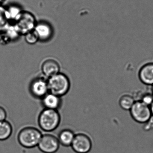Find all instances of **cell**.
I'll list each match as a JSON object with an SVG mask.
<instances>
[{
	"label": "cell",
	"instance_id": "obj_3",
	"mask_svg": "<svg viewBox=\"0 0 153 153\" xmlns=\"http://www.w3.org/2000/svg\"><path fill=\"white\" fill-rule=\"evenodd\" d=\"M49 93L61 97L70 90V80L64 74L59 73L49 78L47 80Z\"/></svg>",
	"mask_w": 153,
	"mask_h": 153
},
{
	"label": "cell",
	"instance_id": "obj_24",
	"mask_svg": "<svg viewBox=\"0 0 153 153\" xmlns=\"http://www.w3.org/2000/svg\"><path fill=\"white\" fill-rule=\"evenodd\" d=\"M152 92H153V87H152Z\"/></svg>",
	"mask_w": 153,
	"mask_h": 153
},
{
	"label": "cell",
	"instance_id": "obj_8",
	"mask_svg": "<svg viewBox=\"0 0 153 153\" xmlns=\"http://www.w3.org/2000/svg\"><path fill=\"white\" fill-rule=\"evenodd\" d=\"M30 91L34 97L42 99L49 93L47 81L42 77H37L31 83Z\"/></svg>",
	"mask_w": 153,
	"mask_h": 153
},
{
	"label": "cell",
	"instance_id": "obj_13",
	"mask_svg": "<svg viewBox=\"0 0 153 153\" xmlns=\"http://www.w3.org/2000/svg\"><path fill=\"white\" fill-rule=\"evenodd\" d=\"M75 134L74 131L69 128L61 130L57 137L60 145L66 147L71 146Z\"/></svg>",
	"mask_w": 153,
	"mask_h": 153
},
{
	"label": "cell",
	"instance_id": "obj_10",
	"mask_svg": "<svg viewBox=\"0 0 153 153\" xmlns=\"http://www.w3.org/2000/svg\"><path fill=\"white\" fill-rule=\"evenodd\" d=\"M60 65L57 61L53 59H48L45 61L41 66L42 73L49 78L60 73Z\"/></svg>",
	"mask_w": 153,
	"mask_h": 153
},
{
	"label": "cell",
	"instance_id": "obj_11",
	"mask_svg": "<svg viewBox=\"0 0 153 153\" xmlns=\"http://www.w3.org/2000/svg\"><path fill=\"white\" fill-rule=\"evenodd\" d=\"M139 77L142 82L147 85H153V63H148L139 71Z\"/></svg>",
	"mask_w": 153,
	"mask_h": 153
},
{
	"label": "cell",
	"instance_id": "obj_22",
	"mask_svg": "<svg viewBox=\"0 0 153 153\" xmlns=\"http://www.w3.org/2000/svg\"><path fill=\"white\" fill-rule=\"evenodd\" d=\"M150 108H151V112H152V115L153 116V102L152 104H151V106H150Z\"/></svg>",
	"mask_w": 153,
	"mask_h": 153
},
{
	"label": "cell",
	"instance_id": "obj_12",
	"mask_svg": "<svg viewBox=\"0 0 153 153\" xmlns=\"http://www.w3.org/2000/svg\"><path fill=\"white\" fill-rule=\"evenodd\" d=\"M42 104L45 108L57 110L61 106V97L48 93L42 98Z\"/></svg>",
	"mask_w": 153,
	"mask_h": 153
},
{
	"label": "cell",
	"instance_id": "obj_23",
	"mask_svg": "<svg viewBox=\"0 0 153 153\" xmlns=\"http://www.w3.org/2000/svg\"><path fill=\"white\" fill-rule=\"evenodd\" d=\"M4 1V0H0V4H2V3Z\"/></svg>",
	"mask_w": 153,
	"mask_h": 153
},
{
	"label": "cell",
	"instance_id": "obj_5",
	"mask_svg": "<svg viewBox=\"0 0 153 153\" xmlns=\"http://www.w3.org/2000/svg\"><path fill=\"white\" fill-rule=\"evenodd\" d=\"M130 110L132 118L139 123L148 122L152 116L150 106L141 101L135 102Z\"/></svg>",
	"mask_w": 153,
	"mask_h": 153
},
{
	"label": "cell",
	"instance_id": "obj_4",
	"mask_svg": "<svg viewBox=\"0 0 153 153\" xmlns=\"http://www.w3.org/2000/svg\"><path fill=\"white\" fill-rule=\"evenodd\" d=\"M37 22L35 16L31 13L23 11L19 19L13 23L18 29L21 36H24L34 30Z\"/></svg>",
	"mask_w": 153,
	"mask_h": 153
},
{
	"label": "cell",
	"instance_id": "obj_2",
	"mask_svg": "<svg viewBox=\"0 0 153 153\" xmlns=\"http://www.w3.org/2000/svg\"><path fill=\"white\" fill-rule=\"evenodd\" d=\"M61 117L57 110L45 108L38 117V123L40 129L46 132L54 131L59 126Z\"/></svg>",
	"mask_w": 153,
	"mask_h": 153
},
{
	"label": "cell",
	"instance_id": "obj_6",
	"mask_svg": "<svg viewBox=\"0 0 153 153\" xmlns=\"http://www.w3.org/2000/svg\"><path fill=\"white\" fill-rule=\"evenodd\" d=\"M71 147L76 153H88L92 148V142L89 135L83 133H77L75 136Z\"/></svg>",
	"mask_w": 153,
	"mask_h": 153
},
{
	"label": "cell",
	"instance_id": "obj_21",
	"mask_svg": "<svg viewBox=\"0 0 153 153\" xmlns=\"http://www.w3.org/2000/svg\"><path fill=\"white\" fill-rule=\"evenodd\" d=\"M6 116L7 113L4 109L2 107H0V122L5 120Z\"/></svg>",
	"mask_w": 153,
	"mask_h": 153
},
{
	"label": "cell",
	"instance_id": "obj_19",
	"mask_svg": "<svg viewBox=\"0 0 153 153\" xmlns=\"http://www.w3.org/2000/svg\"><path fill=\"white\" fill-rule=\"evenodd\" d=\"M25 36V40L28 44L33 45L36 44L39 41L37 35L36 34L34 30L27 33Z\"/></svg>",
	"mask_w": 153,
	"mask_h": 153
},
{
	"label": "cell",
	"instance_id": "obj_20",
	"mask_svg": "<svg viewBox=\"0 0 153 153\" xmlns=\"http://www.w3.org/2000/svg\"><path fill=\"white\" fill-rule=\"evenodd\" d=\"M141 101L148 106L151 105L153 102V95L151 94H146L144 95L142 98Z\"/></svg>",
	"mask_w": 153,
	"mask_h": 153
},
{
	"label": "cell",
	"instance_id": "obj_1",
	"mask_svg": "<svg viewBox=\"0 0 153 153\" xmlns=\"http://www.w3.org/2000/svg\"><path fill=\"white\" fill-rule=\"evenodd\" d=\"M41 131L34 127H26L18 133L17 140L20 145L27 149H32L38 146L42 136Z\"/></svg>",
	"mask_w": 153,
	"mask_h": 153
},
{
	"label": "cell",
	"instance_id": "obj_14",
	"mask_svg": "<svg viewBox=\"0 0 153 153\" xmlns=\"http://www.w3.org/2000/svg\"><path fill=\"white\" fill-rule=\"evenodd\" d=\"M1 34L3 35L4 41L8 43L15 41L21 36L14 23H10L4 32Z\"/></svg>",
	"mask_w": 153,
	"mask_h": 153
},
{
	"label": "cell",
	"instance_id": "obj_7",
	"mask_svg": "<svg viewBox=\"0 0 153 153\" xmlns=\"http://www.w3.org/2000/svg\"><path fill=\"white\" fill-rule=\"evenodd\" d=\"M60 144L57 137L53 134L42 135L38 145L39 150L43 153H55L59 150Z\"/></svg>",
	"mask_w": 153,
	"mask_h": 153
},
{
	"label": "cell",
	"instance_id": "obj_18",
	"mask_svg": "<svg viewBox=\"0 0 153 153\" xmlns=\"http://www.w3.org/2000/svg\"><path fill=\"white\" fill-rule=\"evenodd\" d=\"M135 100L134 97L128 94L123 95L120 98L119 101V104L120 107L125 110L131 109L134 104Z\"/></svg>",
	"mask_w": 153,
	"mask_h": 153
},
{
	"label": "cell",
	"instance_id": "obj_9",
	"mask_svg": "<svg viewBox=\"0 0 153 153\" xmlns=\"http://www.w3.org/2000/svg\"><path fill=\"white\" fill-rule=\"evenodd\" d=\"M34 31L37 35L39 41L46 42L52 38L54 30L50 23L45 21L37 22Z\"/></svg>",
	"mask_w": 153,
	"mask_h": 153
},
{
	"label": "cell",
	"instance_id": "obj_16",
	"mask_svg": "<svg viewBox=\"0 0 153 153\" xmlns=\"http://www.w3.org/2000/svg\"><path fill=\"white\" fill-rule=\"evenodd\" d=\"M11 124L6 120L0 122V141H4L9 139L13 133Z\"/></svg>",
	"mask_w": 153,
	"mask_h": 153
},
{
	"label": "cell",
	"instance_id": "obj_15",
	"mask_svg": "<svg viewBox=\"0 0 153 153\" xmlns=\"http://www.w3.org/2000/svg\"><path fill=\"white\" fill-rule=\"evenodd\" d=\"M5 8L7 16L11 23H14L19 18L23 11L19 5L16 4H10Z\"/></svg>",
	"mask_w": 153,
	"mask_h": 153
},
{
	"label": "cell",
	"instance_id": "obj_17",
	"mask_svg": "<svg viewBox=\"0 0 153 153\" xmlns=\"http://www.w3.org/2000/svg\"><path fill=\"white\" fill-rule=\"evenodd\" d=\"M10 23L7 16L6 8L0 4V34L3 33Z\"/></svg>",
	"mask_w": 153,
	"mask_h": 153
}]
</instances>
